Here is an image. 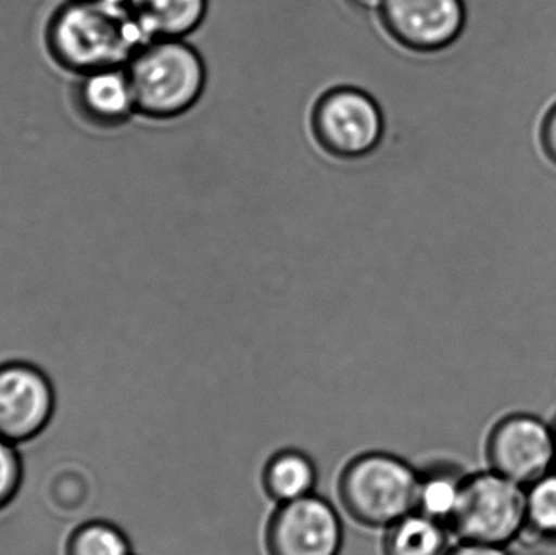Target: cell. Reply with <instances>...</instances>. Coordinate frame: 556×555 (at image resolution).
Instances as JSON below:
<instances>
[{
	"label": "cell",
	"instance_id": "1",
	"mask_svg": "<svg viewBox=\"0 0 556 555\" xmlns=\"http://www.w3.org/2000/svg\"><path fill=\"white\" fill-rule=\"evenodd\" d=\"M149 41L129 5L101 0H65L46 25L49 54L78 77L101 68L127 67Z\"/></svg>",
	"mask_w": 556,
	"mask_h": 555
},
{
	"label": "cell",
	"instance_id": "2",
	"mask_svg": "<svg viewBox=\"0 0 556 555\" xmlns=\"http://www.w3.org/2000/svg\"><path fill=\"white\" fill-rule=\"evenodd\" d=\"M137 114L155 121L175 119L204 94L207 68L198 49L186 39H152L126 67Z\"/></svg>",
	"mask_w": 556,
	"mask_h": 555
},
{
	"label": "cell",
	"instance_id": "3",
	"mask_svg": "<svg viewBox=\"0 0 556 555\" xmlns=\"http://www.w3.org/2000/svg\"><path fill=\"white\" fill-rule=\"evenodd\" d=\"M418 469L388 452L353 456L340 472L337 495L355 524L386 530L415 512Z\"/></svg>",
	"mask_w": 556,
	"mask_h": 555
},
{
	"label": "cell",
	"instance_id": "4",
	"mask_svg": "<svg viewBox=\"0 0 556 555\" xmlns=\"http://www.w3.org/2000/svg\"><path fill=\"white\" fill-rule=\"evenodd\" d=\"M526 488L485 469L470 472L450 531L457 541L509 547L526 530Z\"/></svg>",
	"mask_w": 556,
	"mask_h": 555
},
{
	"label": "cell",
	"instance_id": "5",
	"mask_svg": "<svg viewBox=\"0 0 556 555\" xmlns=\"http://www.w3.org/2000/svg\"><path fill=\"white\" fill-rule=\"evenodd\" d=\"M311 129L320 149L340 160H356L378 149L384 116L375 98L355 87H336L320 94L311 114Z\"/></svg>",
	"mask_w": 556,
	"mask_h": 555
},
{
	"label": "cell",
	"instance_id": "6",
	"mask_svg": "<svg viewBox=\"0 0 556 555\" xmlns=\"http://www.w3.org/2000/svg\"><path fill=\"white\" fill-rule=\"evenodd\" d=\"M490 471L528 489L555 468L552 424L531 413L500 417L485 440Z\"/></svg>",
	"mask_w": 556,
	"mask_h": 555
},
{
	"label": "cell",
	"instance_id": "7",
	"mask_svg": "<svg viewBox=\"0 0 556 555\" xmlns=\"http://www.w3.org/2000/svg\"><path fill=\"white\" fill-rule=\"evenodd\" d=\"M58 409L49 375L26 361L0 362V437L25 445L46 432Z\"/></svg>",
	"mask_w": 556,
	"mask_h": 555
},
{
	"label": "cell",
	"instance_id": "8",
	"mask_svg": "<svg viewBox=\"0 0 556 555\" xmlns=\"http://www.w3.org/2000/svg\"><path fill=\"white\" fill-rule=\"evenodd\" d=\"M343 541L339 512L317 494L277 505L264 533L267 555H340Z\"/></svg>",
	"mask_w": 556,
	"mask_h": 555
},
{
	"label": "cell",
	"instance_id": "9",
	"mask_svg": "<svg viewBox=\"0 0 556 555\" xmlns=\"http://www.w3.org/2000/svg\"><path fill=\"white\" fill-rule=\"evenodd\" d=\"M378 13L386 33L415 52L450 48L469 22L466 0H386Z\"/></svg>",
	"mask_w": 556,
	"mask_h": 555
},
{
	"label": "cell",
	"instance_id": "10",
	"mask_svg": "<svg viewBox=\"0 0 556 555\" xmlns=\"http://www.w3.org/2000/svg\"><path fill=\"white\" fill-rule=\"evenodd\" d=\"M75 103L88 123L117 127L137 114L136 98L126 67L101 68L80 75Z\"/></svg>",
	"mask_w": 556,
	"mask_h": 555
},
{
	"label": "cell",
	"instance_id": "11",
	"mask_svg": "<svg viewBox=\"0 0 556 555\" xmlns=\"http://www.w3.org/2000/svg\"><path fill=\"white\" fill-rule=\"evenodd\" d=\"M147 38L186 39L207 16L208 0H130Z\"/></svg>",
	"mask_w": 556,
	"mask_h": 555
},
{
	"label": "cell",
	"instance_id": "12",
	"mask_svg": "<svg viewBox=\"0 0 556 555\" xmlns=\"http://www.w3.org/2000/svg\"><path fill=\"white\" fill-rule=\"evenodd\" d=\"M317 479L316 463L298 449L278 450L267 459L261 475L264 492L277 505L316 494Z\"/></svg>",
	"mask_w": 556,
	"mask_h": 555
},
{
	"label": "cell",
	"instance_id": "13",
	"mask_svg": "<svg viewBox=\"0 0 556 555\" xmlns=\"http://www.w3.org/2000/svg\"><path fill=\"white\" fill-rule=\"evenodd\" d=\"M469 472L450 462H438L418 469L415 512L450 528Z\"/></svg>",
	"mask_w": 556,
	"mask_h": 555
},
{
	"label": "cell",
	"instance_id": "14",
	"mask_svg": "<svg viewBox=\"0 0 556 555\" xmlns=\"http://www.w3.org/2000/svg\"><path fill=\"white\" fill-rule=\"evenodd\" d=\"M450 528L420 512H412L386 528L382 555H444L450 550Z\"/></svg>",
	"mask_w": 556,
	"mask_h": 555
},
{
	"label": "cell",
	"instance_id": "15",
	"mask_svg": "<svg viewBox=\"0 0 556 555\" xmlns=\"http://www.w3.org/2000/svg\"><path fill=\"white\" fill-rule=\"evenodd\" d=\"M526 540L556 550V468L526 489Z\"/></svg>",
	"mask_w": 556,
	"mask_h": 555
},
{
	"label": "cell",
	"instance_id": "16",
	"mask_svg": "<svg viewBox=\"0 0 556 555\" xmlns=\"http://www.w3.org/2000/svg\"><path fill=\"white\" fill-rule=\"evenodd\" d=\"M64 555H134L132 543L123 528L108 520L77 525L64 541Z\"/></svg>",
	"mask_w": 556,
	"mask_h": 555
},
{
	"label": "cell",
	"instance_id": "17",
	"mask_svg": "<svg viewBox=\"0 0 556 555\" xmlns=\"http://www.w3.org/2000/svg\"><path fill=\"white\" fill-rule=\"evenodd\" d=\"M23 481L25 466L18 446L0 437V514L16 501Z\"/></svg>",
	"mask_w": 556,
	"mask_h": 555
},
{
	"label": "cell",
	"instance_id": "18",
	"mask_svg": "<svg viewBox=\"0 0 556 555\" xmlns=\"http://www.w3.org/2000/svg\"><path fill=\"white\" fill-rule=\"evenodd\" d=\"M539 142L548 162L556 166V101L545 111L539 127Z\"/></svg>",
	"mask_w": 556,
	"mask_h": 555
},
{
	"label": "cell",
	"instance_id": "19",
	"mask_svg": "<svg viewBox=\"0 0 556 555\" xmlns=\"http://www.w3.org/2000/svg\"><path fill=\"white\" fill-rule=\"evenodd\" d=\"M444 555H513L509 547L492 546V544L469 543V541H457L450 546Z\"/></svg>",
	"mask_w": 556,
	"mask_h": 555
},
{
	"label": "cell",
	"instance_id": "20",
	"mask_svg": "<svg viewBox=\"0 0 556 555\" xmlns=\"http://www.w3.org/2000/svg\"><path fill=\"white\" fill-rule=\"evenodd\" d=\"M384 2L386 0H346L349 5L363 10V12H379Z\"/></svg>",
	"mask_w": 556,
	"mask_h": 555
},
{
	"label": "cell",
	"instance_id": "21",
	"mask_svg": "<svg viewBox=\"0 0 556 555\" xmlns=\"http://www.w3.org/2000/svg\"><path fill=\"white\" fill-rule=\"evenodd\" d=\"M101 2L116 3V5H129L130 0H101Z\"/></svg>",
	"mask_w": 556,
	"mask_h": 555
},
{
	"label": "cell",
	"instance_id": "22",
	"mask_svg": "<svg viewBox=\"0 0 556 555\" xmlns=\"http://www.w3.org/2000/svg\"><path fill=\"white\" fill-rule=\"evenodd\" d=\"M552 429H554V439H555V468H556V419L552 422Z\"/></svg>",
	"mask_w": 556,
	"mask_h": 555
}]
</instances>
